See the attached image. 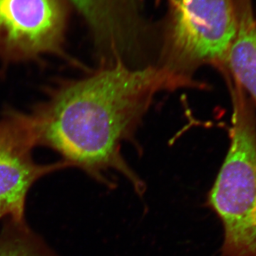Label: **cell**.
Wrapping results in <instances>:
<instances>
[{"instance_id":"obj_1","label":"cell","mask_w":256,"mask_h":256,"mask_svg":"<svg viewBox=\"0 0 256 256\" xmlns=\"http://www.w3.org/2000/svg\"><path fill=\"white\" fill-rule=\"evenodd\" d=\"M172 86L178 84L164 68H133L118 62L84 78L57 82L25 118L36 146L50 148L70 168L108 188L114 184L106 174L116 170L142 195L144 184L121 156V143L156 92Z\"/></svg>"},{"instance_id":"obj_2","label":"cell","mask_w":256,"mask_h":256,"mask_svg":"<svg viewBox=\"0 0 256 256\" xmlns=\"http://www.w3.org/2000/svg\"><path fill=\"white\" fill-rule=\"evenodd\" d=\"M230 144L206 206L224 230L220 256H256V122L242 89H234Z\"/></svg>"},{"instance_id":"obj_3","label":"cell","mask_w":256,"mask_h":256,"mask_svg":"<svg viewBox=\"0 0 256 256\" xmlns=\"http://www.w3.org/2000/svg\"><path fill=\"white\" fill-rule=\"evenodd\" d=\"M236 30L234 0H172L163 68L186 82L202 64L225 63Z\"/></svg>"},{"instance_id":"obj_4","label":"cell","mask_w":256,"mask_h":256,"mask_svg":"<svg viewBox=\"0 0 256 256\" xmlns=\"http://www.w3.org/2000/svg\"><path fill=\"white\" fill-rule=\"evenodd\" d=\"M60 0H0V60L5 65L65 56Z\"/></svg>"},{"instance_id":"obj_5","label":"cell","mask_w":256,"mask_h":256,"mask_svg":"<svg viewBox=\"0 0 256 256\" xmlns=\"http://www.w3.org/2000/svg\"><path fill=\"white\" fill-rule=\"evenodd\" d=\"M35 146L24 112L6 110L0 119V220H25L26 198L34 184L70 168L63 160L37 163L32 154Z\"/></svg>"},{"instance_id":"obj_6","label":"cell","mask_w":256,"mask_h":256,"mask_svg":"<svg viewBox=\"0 0 256 256\" xmlns=\"http://www.w3.org/2000/svg\"><path fill=\"white\" fill-rule=\"evenodd\" d=\"M70 1L85 18L104 62H126L141 52L148 34L142 0Z\"/></svg>"},{"instance_id":"obj_7","label":"cell","mask_w":256,"mask_h":256,"mask_svg":"<svg viewBox=\"0 0 256 256\" xmlns=\"http://www.w3.org/2000/svg\"><path fill=\"white\" fill-rule=\"evenodd\" d=\"M237 30L225 63L236 84L256 102V20L252 0H234Z\"/></svg>"},{"instance_id":"obj_8","label":"cell","mask_w":256,"mask_h":256,"mask_svg":"<svg viewBox=\"0 0 256 256\" xmlns=\"http://www.w3.org/2000/svg\"><path fill=\"white\" fill-rule=\"evenodd\" d=\"M0 229V256H60L25 220L6 218Z\"/></svg>"}]
</instances>
